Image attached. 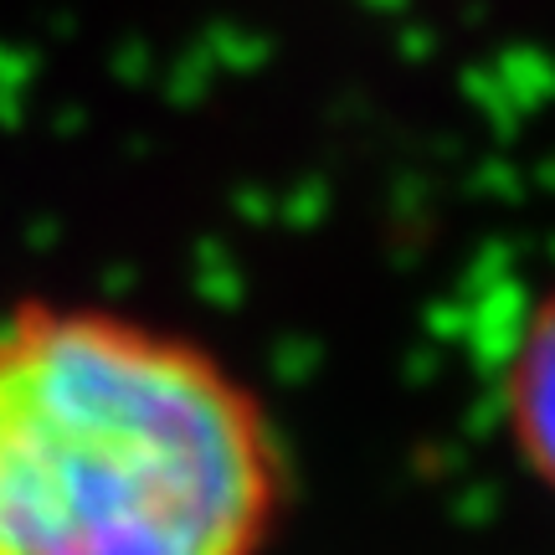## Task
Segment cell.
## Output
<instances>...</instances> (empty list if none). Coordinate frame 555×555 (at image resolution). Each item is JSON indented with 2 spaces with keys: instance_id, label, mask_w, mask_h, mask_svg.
Listing matches in <instances>:
<instances>
[{
  "instance_id": "1",
  "label": "cell",
  "mask_w": 555,
  "mask_h": 555,
  "mask_svg": "<svg viewBox=\"0 0 555 555\" xmlns=\"http://www.w3.org/2000/svg\"><path fill=\"white\" fill-rule=\"evenodd\" d=\"M288 468L206 345L99 304L0 319V555H262Z\"/></svg>"
},
{
  "instance_id": "2",
  "label": "cell",
  "mask_w": 555,
  "mask_h": 555,
  "mask_svg": "<svg viewBox=\"0 0 555 555\" xmlns=\"http://www.w3.org/2000/svg\"><path fill=\"white\" fill-rule=\"evenodd\" d=\"M499 401L519 463L555 494V288L519 324L504 360Z\"/></svg>"
}]
</instances>
